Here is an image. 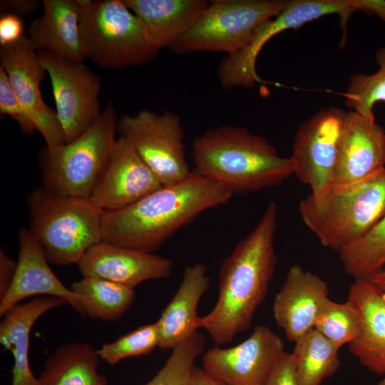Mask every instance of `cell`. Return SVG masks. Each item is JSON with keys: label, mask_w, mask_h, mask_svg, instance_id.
I'll return each instance as SVG.
<instances>
[{"label": "cell", "mask_w": 385, "mask_h": 385, "mask_svg": "<svg viewBox=\"0 0 385 385\" xmlns=\"http://www.w3.org/2000/svg\"><path fill=\"white\" fill-rule=\"evenodd\" d=\"M41 2L38 0H3L0 2L1 11L19 17L35 13Z\"/></svg>", "instance_id": "8d00e7d4"}, {"label": "cell", "mask_w": 385, "mask_h": 385, "mask_svg": "<svg viewBox=\"0 0 385 385\" xmlns=\"http://www.w3.org/2000/svg\"><path fill=\"white\" fill-rule=\"evenodd\" d=\"M284 351L280 337L259 325L238 345L207 350L202 369L225 385H266Z\"/></svg>", "instance_id": "4fadbf2b"}, {"label": "cell", "mask_w": 385, "mask_h": 385, "mask_svg": "<svg viewBox=\"0 0 385 385\" xmlns=\"http://www.w3.org/2000/svg\"><path fill=\"white\" fill-rule=\"evenodd\" d=\"M117 131L132 145L163 186L177 183L192 173L185 157L183 128L176 113L143 110L135 115L125 114L118 118Z\"/></svg>", "instance_id": "9c48e42d"}, {"label": "cell", "mask_w": 385, "mask_h": 385, "mask_svg": "<svg viewBox=\"0 0 385 385\" xmlns=\"http://www.w3.org/2000/svg\"><path fill=\"white\" fill-rule=\"evenodd\" d=\"M210 285L205 265L197 263L185 267L180 286L156 322L159 348L173 349L197 332L198 304Z\"/></svg>", "instance_id": "7402d4cb"}, {"label": "cell", "mask_w": 385, "mask_h": 385, "mask_svg": "<svg viewBox=\"0 0 385 385\" xmlns=\"http://www.w3.org/2000/svg\"><path fill=\"white\" fill-rule=\"evenodd\" d=\"M31 235L48 262L78 264L87 250L102 241L103 211L89 197L53 193L43 186L28 195Z\"/></svg>", "instance_id": "277c9868"}, {"label": "cell", "mask_w": 385, "mask_h": 385, "mask_svg": "<svg viewBox=\"0 0 385 385\" xmlns=\"http://www.w3.org/2000/svg\"><path fill=\"white\" fill-rule=\"evenodd\" d=\"M163 187L160 180L123 137L116 139L89 197L103 211L129 206Z\"/></svg>", "instance_id": "9a60e30c"}, {"label": "cell", "mask_w": 385, "mask_h": 385, "mask_svg": "<svg viewBox=\"0 0 385 385\" xmlns=\"http://www.w3.org/2000/svg\"><path fill=\"white\" fill-rule=\"evenodd\" d=\"M43 12L29 27L28 38L37 51L83 62L86 58L81 32L78 0H43Z\"/></svg>", "instance_id": "ffe728a7"}, {"label": "cell", "mask_w": 385, "mask_h": 385, "mask_svg": "<svg viewBox=\"0 0 385 385\" xmlns=\"http://www.w3.org/2000/svg\"><path fill=\"white\" fill-rule=\"evenodd\" d=\"M376 385H385V376Z\"/></svg>", "instance_id": "60d3db41"}, {"label": "cell", "mask_w": 385, "mask_h": 385, "mask_svg": "<svg viewBox=\"0 0 385 385\" xmlns=\"http://www.w3.org/2000/svg\"><path fill=\"white\" fill-rule=\"evenodd\" d=\"M66 304L58 297L38 296L29 302L14 305L3 315L0 343L5 349L11 351L14 359L11 385H39L29 363L30 331L46 312Z\"/></svg>", "instance_id": "603a6c76"}, {"label": "cell", "mask_w": 385, "mask_h": 385, "mask_svg": "<svg viewBox=\"0 0 385 385\" xmlns=\"http://www.w3.org/2000/svg\"><path fill=\"white\" fill-rule=\"evenodd\" d=\"M294 343L291 355L299 385H321L341 366L340 347L314 328Z\"/></svg>", "instance_id": "484cf974"}, {"label": "cell", "mask_w": 385, "mask_h": 385, "mask_svg": "<svg viewBox=\"0 0 385 385\" xmlns=\"http://www.w3.org/2000/svg\"><path fill=\"white\" fill-rule=\"evenodd\" d=\"M70 289L83 299L86 317L103 321L118 319L135 298L133 289L95 277H83Z\"/></svg>", "instance_id": "4316f807"}, {"label": "cell", "mask_w": 385, "mask_h": 385, "mask_svg": "<svg viewBox=\"0 0 385 385\" xmlns=\"http://www.w3.org/2000/svg\"><path fill=\"white\" fill-rule=\"evenodd\" d=\"M347 112L322 108L298 128L290 157L294 175L309 186L310 198L322 202L332 191L339 140Z\"/></svg>", "instance_id": "8fae6325"}, {"label": "cell", "mask_w": 385, "mask_h": 385, "mask_svg": "<svg viewBox=\"0 0 385 385\" xmlns=\"http://www.w3.org/2000/svg\"><path fill=\"white\" fill-rule=\"evenodd\" d=\"M266 385H299L291 353L284 352Z\"/></svg>", "instance_id": "836d02e7"}, {"label": "cell", "mask_w": 385, "mask_h": 385, "mask_svg": "<svg viewBox=\"0 0 385 385\" xmlns=\"http://www.w3.org/2000/svg\"><path fill=\"white\" fill-rule=\"evenodd\" d=\"M355 11L348 0L288 1L277 16L258 26L245 47L223 58L217 72L221 86L225 89L250 88L260 82L255 68L257 57L264 45L276 34L332 14L340 16L341 25L345 29L349 16Z\"/></svg>", "instance_id": "30bf717a"}, {"label": "cell", "mask_w": 385, "mask_h": 385, "mask_svg": "<svg viewBox=\"0 0 385 385\" xmlns=\"http://www.w3.org/2000/svg\"><path fill=\"white\" fill-rule=\"evenodd\" d=\"M0 114L11 116L19 123L22 133L32 135L36 128L16 96L6 72L0 67Z\"/></svg>", "instance_id": "d6a6232c"}, {"label": "cell", "mask_w": 385, "mask_h": 385, "mask_svg": "<svg viewBox=\"0 0 385 385\" xmlns=\"http://www.w3.org/2000/svg\"><path fill=\"white\" fill-rule=\"evenodd\" d=\"M379 70L371 75L357 74L349 78L344 93L346 106L366 118L375 119L373 107L385 102V46L375 51Z\"/></svg>", "instance_id": "f546056e"}, {"label": "cell", "mask_w": 385, "mask_h": 385, "mask_svg": "<svg viewBox=\"0 0 385 385\" xmlns=\"http://www.w3.org/2000/svg\"><path fill=\"white\" fill-rule=\"evenodd\" d=\"M345 272L354 279H368L385 266V215L360 240L341 249Z\"/></svg>", "instance_id": "83f0119b"}, {"label": "cell", "mask_w": 385, "mask_h": 385, "mask_svg": "<svg viewBox=\"0 0 385 385\" xmlns=\"http://www.w3.org/2000/svg\"><path fill=\"white\" fill-rule=\"evenodd\" d=\"M367 279L385 292V270L375 272Z\"/></svg>", "instance_id": "ab89813d"}, {"label": "cell", "mask_w": 385, "mask_h": 385, "mask_svg": "<svg viewBox=\"0 0 385 385\" xmlns=\"http://www.w3.org/2000/svg\"><path fill=\"white\" fill-rule=\"evenodd\" d=\"M140 19L156 46L172 49L209 2L205 0H124Z\"/></svg>", "instance_id": "cb8c5ba5"}, {"label": "cell", "mask_w": 385, "mask_h": 385, "mask_svg": "<svg viewBox=\"0 0 385 385\" xmlns=\"http://www.w3.org/2000/svg\"><path fill=\"white\" fill-rule=\"evenodd\" d=\"M159 343L155 322L142 326L113 342L104 344L97 351L101 359L113 366L128 357L148 354L159 347Z\"/></svg>", "instance_id": "1f68e13d"}, {"label": "cell", "mask_w": 385, "mask_h": 385, "mask_svg": "<svg viewBox=\"0 0 385 385\" xmlns=\"http://www.w3.org/2000/svg\"><path fill=\"white\" fill-rule=\"evenodd\" d=\"M205 336L196 332L175 346L163 366L145 385H187L195 359L203 354Z\"/></svg>", "instance_id": "4dcf8cb0"}, {"label": "cell", "mask_w": 385, "mask_h": 385, "mask_svg": "<svg viewBox=\"0 0 385 385\" xmlns=\"http://www.w3.org/2000/svg\"><path fill=\"white\" fill-rule=\"evenodd\" d=\"M385 168V130L375 119L349 111L342 132L332 191L356 185Z\"/></svg>", "instance_id": "2e32d148"}, {"label": "cell", "mask_w": 385, "mask_h": 385, "mask_svg": "<svg viewBox=\"0 0 385 385\" xmlns=\"http://www.w3.org/2000/svg\"><path fill=\"white\" fill-rule=\"evenodd\" d=\"M349 5L356 11H361L369 15H374L385 22L384 0H348Z\"/></svg>", "instance_id": "74e56055"}, {"label": "cell", "mask_w": 385, "mask_h": 385, "mask_svg": "<svg viewBox=\"0 0 385 385\" xmlns=\"http://www.w3.org/2000/svg\"><path fill=\"white\" fill-rule=\"evenodd\" d=\"M347 299L361 320V332L349 350L369 371L385 374V292L367 279H354Z\"/></svg>", "instance_id": "44dd1931"}, {"label": "cell", "mask_w": 385, "mask_h": 385, "mask_svg": "<svg viewBox=\"0 0 385 385\" xmlns=\"http://www.w3.org/2000/svg\"><path fill=\"white\" fill-rule=\"evenodd\" d=\"M86 58L118 70L156 58V46L140 19L124 0H78Z\"/></svg>", "instance_id": "5b68a950"}, {"label": "cell", "mask_w": 385, "mask_h": 385, "mask_svg": "<svg viewBox=\"0 0 385 385\" xmlns=\"http://www.w3.org/2000/svg\"><path fill=\"white\" fill-rule=\"evenodd\" d=\"M329 293L327 282L317 274L297 265L289 267L272 304L274 319L289 341L314 328Z\"/></svg>", "instance_id": "e0dca14e"}, {"label": "cell", "mask_w": 385, "mask_h": 385, "mask_svg": "<svg viewBox=\"0 0 385 385\" xmlns=\"http://www.w3.org/2000/svg\"><path fill=\"white\" fill-rule=\"evenodd\" d=\"M48 73L66 143L84 133L101 115V77L83 62L37 51Z\"/></svg>", "instance_id": "7c38bea8"}, {"label": "cell", "mask_w": 385, "mask_h": 385, "mask_svg": "<svg viewBox=\"0 0 385 385\" xmlns=\"http://www.w3.org/2000/svg\"><path fill=\"white\" fill-rule=\"evenodd\" d=\"M314 329L342 347L354 341L361 329L360 313L353 302H337L329 299L317 316Z\"/></svg>", "instance_id": "f1b7e54d"}, {"label": "cell", "mask_w": 385, "mask_h": 385, "mask_svg": "<svg viewBox=\"0 0 385 385\" xmlns=\"http://www.w3.org/2000/svg\"><path fill=\"white\" fill-rule=\"evenodd\" d=\"M17 267V262L8 257L5 252L0 251V299L9 290L14 281Z\"/></svg>", "instance_id": "d590c367"}, {"label": "cell", "mask_w": 385, "mask_h": 385, "mask_svg": "<svg viewBox=\"0 0 385 385\" xmlns=\"http://www.w3.org/2000/svg\"><path fill=\"white\" fill-rule=\"evenodd\" d=\"M78 266L83 277L102 278L134 289L145 281L170 277L173 262L101 241L87 250Z\"/></svg>", "instance_id": "ac0fdd59"}, {"label": "cell", "mask_w": 385, "mask_h": 385, "mask_svg": "<svg viewBox=\"0 0 385 385\" xmlns=\"http://www.w3.org/2000/svg\"><path fill=\"white\" fill-rule=\"evenodd\" d=\"M24 24L21 17L8 13L0 16V46L16 42L24 36Z\"/></svg>", "instance_id": "e575fe53"}, {"label": "cell", "mask_w": 385, "mask_h": 385, "mask_svg": "<svg viewBox=\"0 0 385 385\" xmlns=\"http://www.w3.org/2000/svg\"><path fill=\"white\" fill-rule=\"evenodd\" d=\"M277 212L276 202H270L253 230L221 265L217 302L197 320L198 329H204L215 346L225 345L248 329L267 294L277 262Z\"/></svg>", "instance_id": "6da1fadb"}, {"label": "cell", "mask_w": 385, "mask_h": 385, "mask_svg": "<svg viewBox=\"0 0 385 385\" xmlns=\"http://www.w3.org/2000/svg\"><path fill=\"white\" fill-rule=\"evenodd\" d=\"M192 172L211 180L232 196L282 184L294 175L289 158L278 155L262 136L245 128H210L192 144Z\"/></svg>", "instance_id": "3957f363"}, {"label": "cell", "mask_w": 385, "mask_h": 385, "mask_svg": "<svg viewBox=\"0 0 385 385\" xmlns=\"http://www.w3.org/2000/svg\"><path fill=\"white\" fill-rule=\"evenodd\" d=\"M99 359L88 344L63 345L45 361L39 385H106V378L97 371Z\"/></svg>", "instance_id": "d4e9b609"}, {"label": "cell", "mask_w": 385, "mask_h": 385, "mask_svg": "<svg viewBox=\"0 0 385 385\" xmlns=\"http://www.w3.org/2000/svg\"><path fill=\"white\" fill-rule=\"evenodd\" d=\"M187 385H225L217 381L203 369L194 366L189 375Z\"/></svg>", "instance_id": "f35d334b"}, {"label": "cell", "mask_w": 385, "mask_h": 385, "mask_svg": "<svg viewBox=\"0 0 385 385\" xmlns=\"http://www.w3.org/2000/svg\"><path fill=\"white\" fill-rule=\"evenodd\" d=\"M118 120L109 101L77 138L56 147L46 146L39 154L42 186L58 195L89 197L116 141Z\"/></svg>", "instance_id": "52a82bcc"}, {"label": "cell", "mask_w": 385, "mask_h": 385, "mask_svg": "<svg viewBox=\"0 0 385 385\" xmlns=\"http://www.w3.org/2000/svg\"><path fill=\"white\" fill-rule=\"evenodd\" d=\"M19 252L16 271L11 286L0 299V315L25 298L51 296L63 299L83 317L86 316L83 299L66 288L48 265L40 245L28 228L19 232Z\"/></svg>", "instance_id": "d6986e66"}, {"label": "cell", "mask_w": 385, "mask_h": 385, "mask_svg": "<svg viewBox=\"0 0 385 385\" xmlns=\"http://www.w3.org/2000/svg\"><path fill=\"white\" fill-rule=\"evenodd\" d=\"M300 217L320 243L336 251L364 237L385 215V168L366 180L332 191L321 203L308 195Z\"/></svg>", "instance_id": "8992f818"}, {"label": "cell", "mask_w": 385, "mask_h": 385, "mask_svg": "<svg viewBox=\"0 0 385 385\" xmlns=\"http://www.w3.org/2000/svg\"><path fill=\"white\" fill-rule=\"evenodd\" d=\"M232 197L217 183L192 171L129 206L103 211L102 241L152 253L201 212L227 204Z\"/></svg>", "instance_id": "7a4b0ae2"}, {"label": "cell", "mask_w": 385, "mask_h": 385, "mask_svg": "<svg viewBox=\"0 0 385 385\" xmlns=\"http://www.w3.org/2000/svg\"><path fill=\"white\" fill-rule=\"evenodd\" d=\"M0 67L6 72L10 84L34 123L43 136L46 147L66 143L56 111L45 103L40 84L46 73L29 38L25 36L11 44L1 46Z\"/></svg>", "instance_id": "5bb4252c"}, {"label": "cell", "mask_w": 385, "mask_h": 385, "mask_svg": "<svg viewBox=\"0 0 385 385\" xmlns=\"http://www.w3.org/2000/svg\"><path fill=\"white\" fill-rule=\"evenodd\" d=\"M287 3L285 0L210 1L194 24L171 50L178 54L192 52L235 53L246 46L258 26L277 16Z\"/></svg>", "instance_id": "ba28073f"}]
</instances>
